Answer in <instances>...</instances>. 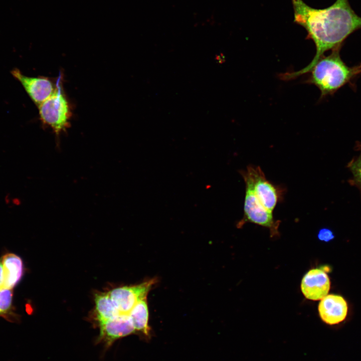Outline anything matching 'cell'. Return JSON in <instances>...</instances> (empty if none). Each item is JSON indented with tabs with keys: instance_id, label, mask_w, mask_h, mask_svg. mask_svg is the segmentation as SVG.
Listing matches in <instances>:
<instances>
[{
	"instance_id": "cell-1",
	"label": "cell",
	"mask_w": 361,
	"mask_h": 361,
	"mask_svg": "<svg viewBox=\"0 0 361 361\" xmlns=\"http://www.w3.org/2000/svg\"><path fill=\"white\" fill-rule=\"evenodd\" d=\"M291 1L294 22L306 30L307 38L314 43L316 53L305 68L283 73V80L294 79L307 74L325 52L341 48L348 37L361 29V17L352 10L348 0H336L330 6L322 9L310 7L303 0Z\"/></svg>"
},
{
	"instance_id": "cell-2",
	"label": "cell",
	"mask_w": 361,
	"mask_h": 361,
	"mask_svg": "<svg viewBox=\"0 0 361 361\" xmlns=\"http://www.w3.org/2000/svg\"><path fill=\"white\" fill-rule=\"evenodd\" d=\"M340 49H334L328 56L320 58L307 73L309 76L305 82L318 88L320 98L333 94L361 75V64L347 66L340 56Z\"/></svg>"
},
{
	"instance_id": "cell-3",
	"label": "cell",
	"mask_w": 361,
	"mask_h": 361,
	"mask_svg": "<svg viewBox=\"0 0 361 361\" xmlns=\"http://www.w3.org/2000/svg\"><path fill=\"white\" fill-rule=\"evenodd\" d=\"M38 108L40 120L52 128L57 137L69 127L71 112L60 87L56 88L52 95Z\"/></svg>"
},
{
	"instance_id": "cell-4",
	"label": "cell",
	"mask_w": 361,
	"mask_h": 361,
	"mask_svg": "<svg viewBox=\"0 0 361 361\" xmlns=\"http://www.w3.org/2000/svg\"><path fill=\"white\" fill-rule=\"evenodd\" d=\"M240 173L245 184L252 187L262 205L272 212L280 199V189L277 188L266 179L259 166L249 165L246 170H241Z\"/></svg>"
},
{
	"instance_id": "cell-5",
	"label": "cell",
	"mask_w": 361,
	"mask_h": 361,
	"mask_svg": "<svg viewBox=\"0 0 361 361\" xmlns=\"http://www.w3.org/2000/svg\"><path fill=\"white\" fill-rule=\"evenodd\" d=\"M245 185L244 216L237 225L241 227L246 222H251L269 228L273 235L277 234L279 222L274 220L272 212L262 205L250 185Z\"/></svg>"
},
{
	"instance_id": "cell-6",
	"label": "cell",
	"mask_w": 361,
	"mask_h": 361,
	"mask_svg": "<svg viewBox=\"0 0 361 361\" xmlns=\"http://www.w3.org/2000/svg\"><path fill=\"white\" fill-rule=\"evenodd\" d=\"M156 281L152 278L136 285L117 287L108 292L120 313L128 314L137 302L146 298Z\"/></svg>"
},
{
	"instance_id": "cell-7",
	"label": "cell",
	"mask_w": 361,
	"mask_h": 361,
	"mask_svg": "<svg viewBox=\"0 0 361 361\" xmlns=\"http://www.w3.org/2000/svg\"><path fill=\"white\" fill-rule=\"evenodd\" d=\"M100 332L97 341L107 347L116 340L136 332L128 314L118 316L98 323Z\"/></svg>"
},
{
	"instance_id": "cell-8",
	"label": "cell",
	"mask_w": 361,
	"mask_h": 361,
	"mask_svg": "<svg viewBox=\"0 0 361 361\" xmlns=\"http://www.w3.org/2000/svg\"><path fill=\"white\" fill-rule=\"evenodd\" d=\"M11 74L22 84L38 107L49 98L56 89L52 81L46 77H28L17 68L13 69Z\"/></svg>"
},
{
	"instance_id": "cell-9",
	"label": "cell",
	"mask_w": 361,
	"mask_h": 361,
	"mask_svg": "<svg viewBox=\"0 0 361 361\" xmlns=\"http://www.w3.org/2000/svg\"><path fill=\"white\" fill-rule=\"evenodd\" d=\"M301 290L308 299L321 300L328 294L330 282L324 268L309 270L303 276L301 282Z\"/></svg>"
},
{
	"instance_id": "cell-10",
	"label": "cell",
	"mask_w": 361,
	"mask_h": 361,
	"mask_svg": "<svg viewBox=\"0 0 361 361\" xmlns=\"http://www.w3.org/2000/svg\"><path fill=\"white\" fill-rule=\"evenodd\" d=\"M318 310L320 317L324 322L334 325L345 319L348 306L346 301L341 296L327 294L321 299Z\"/></svg>"
},
{
	"instance_id": "cell-11",
	"label": "cell",
	"mask_w": 361,
	"mask_h": 361,
	"mask_svg": "<svg viewBox=\"0 0 361 361\" xmlns=\"http://www.w3.org/2000/svg\"><path fill=\"white\" fill-rule=\"evenodd\" d=\"M1 262L3 268V279L0 290L4 289H12L23 276V261L18 255L9 253L2 257Z\"/></svg>"
},
{
	"instance_id": "cell-12",
	"label": "cell",
	"mask_w": 361,
	"mask_h": 361,
	"mask_svg": "<svg viewBox=\"0 0 361 361\" xmlns=\"http://www.w3.org/2000/svg\"><path fill=\"white\" fill-rule=\"evenodd\" d=\"M94 301L95 319L98 323L114 318L121 314L108 292L96 293Z\"/></svg>"
},
{
	"instance_id": "cell-13",
	"label": "cell",
	"mask_w": 361,
	"mask_h": 361,
	"mask_svg": "<svg viewBox=\"0 0 361 361\" xmlns=\"http://www.w3.org/2000/svg\"><path fill=\"white\" fill-rule=\"evenodd\" d=\"M136 332L148 338L150 328L148 325L149 312L146 298L140 300L128 313Z\"/></svg>"
},
{
	"instance_id": "cell-14",
	"label": "cell",
	"mask_w": 361,
	"mask_h": 361,
	"mask_svg": "<svg viewBox=\"0 0 361 361\" xmlns=\"http://www.w3.org/2000/svg\"><path fill=\"white\" fill-rule=\"evenodd\" d=\"M0 316L9 321L19 320V316L13 311L12 289L0 290Z\"/></svg>"
},
{
	"instance_id": "cell-15",
	"label": "cell",
	"mask_w": 361,
	"mask_h": 361,
	"mask_svg": "<svg viewBox=\"0 0 361 361\" xmlns=\"http://www.w3.org/2000/svg\"><path fill=\"white\" fill-rule=\"evenodd\" d=\"M349 168L353 174V180L361 189V152L357 158L350 163Z\"/></svg>"
},
{
	"instance_id": "cell-16",
	"label": "cell",
	"mask_w": 361,
	"mask_h": 361,
	"mask_svg": "<svg viewBox=\"0 0 361 361\" xmlns=\"http://www.w3.org/2000/svg\"><path fill=\"white\" fill-rule=\"evenodd\" d=\"M333 232L328 228H321L318 231L317 234L318 239L325 242H328L332 240L334 238Z\"/></svg>"
},
{
	"instance_id": "cell-17",
	"label": "cell",
	"mask_w": 361,
	"mask_h": 361,
	"mask_svg": "<svg viewBox=\"0 0 361 361\" xmlns=\"http://www.w3.org/2000/svg\"><path fill=\"white\" fill-rule=\"evenodd\" d=\"M3 268L1 260H0V287L3 282Z\"/></svg>"
}]
</instances>
